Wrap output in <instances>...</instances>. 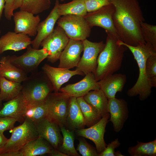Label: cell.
<instances>
[{
	"label": "cell",
	"mask_w": 156,
	"mask_h": 156,
	"mask_svg": "<svg viewBox=\"0 0 156 156\" xmlns=\"http://www.w3.org/2000/svg\"><path fill=\"white\" fill-rule=\"evenodd\" d=\"M100 89L97 81L94 74L90 73L79 81L74 84H68L61 88L59 91L70 96L76 98L83 96L90 91Z\"/></svg>",
	"instance_id": "cell-19"
},
{
	"label": "cell",
	"mask_w": 156,
	"mask_h": 156,
	"mask_svg": "<svg viewBox=\"0 0 156 156\" xmlns=\"http://www.w3.org/2000/svg\"><path fill=\"white\" fill-rule=\"evenodd\" d=\"M5 0H0V21L2 16L3 11L4 9Z\"/></svg>",
	"instance_id": "cell-44"
},
{
	"label": "cell",
	"mask_w": 156,
	"mask_h": 156,
	"mask_svg": "<svg viewBox=\"0 0 156 156\" xmlns=\"http://www.w3.org/2000/svg\"><path fill=\"white\" fill-rule=\"evenodd\" d=\"M83 49L82 41L69 38L59 58V68L69 69L76 67Z\"/></svg>",
	"instance_id": "cell-15"
},
{
	"label": "cell",
	"mask_w": 156,
	"mask_h": 156,
	"mask_svg": "<svg viewBox=\"0 0 156 156\" xmlns=\"http://www.w3.org/2000/svg\"><path fill=\"white\" fill-rule=\"evenodd\" d=\"M77 100L83 115L86 126L90 127L101 119L102 117L97 110L86 102L83 96L77 98Z\"/></svg>",
	"instance_id": "cell-28"
},
{
	"label": "cell",
	"mask_w": 156,
	"mask_h": 156,
	"mask_svg": "<svg viewBox=\"0 0 156 156\" xmlns=\"http://www.w3.org/2000/svg\"><path fill=\"white\" fill-rule=\"evenodd\" d=\"M14 0H5L4 15L8 20H11L14 15Z\"/></svg>",
	"instance_id": "cell-40"
},
{
	"label": "cell",
	"mask_w": 156,
	"mask_h": 156,
	"mask_svg": "<svg viewBox=\"0 0 156 156\" xmlns=\"http://www.w3.org/2000/svg\"><path fill=\"white\" fill-rule=\"evenodd\" d=\"M23 0H14V10L19 8L21 7Z\"/></svg>",
	"instance_id": "cell-43"
},
{
	"label": "cell",
	"mask_w": 156,
	"mask_h": 156,
	"mask_svg": "<svg viewBox=\"0 0 156 156\" xmlns=\"http://www.w3.org/2000/svg\"><path fill=\"white\" fill-rule=\"evenodd\" d=\"M114 10V6L110 3L96 11L88 12L84 17L91 28L96 26L102 27L107 34H112L119 40L112 20Z\"/></svg>",
	"instance_id": "cell-11"
},
{
	"label": "cell",
	"mask_w": 156,
	"mask_h": 156,
	"mask_svg": "<svg viewBox=\"0 0 156 156\" xmlns=\"http://www.w3.org/2000/svg\"><path fill=\"white\" fill-rule=\"evenodd\" d=\"M69 38L63 30L57 25L52 32L42 42L40 46L47 51V60L51 63L57 61L67 44Z\"/></svg>",
	"instance_id": "cell-9"
},
{
	"label": "cell",
	"mask_w": 156,
	"mask_h": 156,
	"mask_svg": "<svg viewBox=\"0 0 156 156\" xmlns=\"http://www.w3.org/2000/svg\"><path fill=\"white\" fill-rule=\"evenodd\" d=\"M146 71L152 87H156V53L149 57L146 62Z\"/></svg>",
	"instance_id": "cell-35"
},
{
	"label": "cell",
	"mask_w": 156,
	"mask_h": 156,
	"mask_svg": "<svg viewBox=\"0 0 156 156\" xmlns=\"http://www.w3.org/2000/svg\"><path fill=\"white\" fill-rule=\"evenodd\" d=\"M85 101L94 107L102 117L108 113V99L100 89L90 91L83 96Z\"/></svg>",
	"instance_id": "cell-26"
},
{
	"label": "cell",
	"mask_w": 156,
	"mask_h": 156,
	"mask_svg": "<svg viewBox=\"0 0 156 156\" xmlns=\"http://www.w3.org/2000/svg\"><path fill=\"white\" fill-rule=\"evenodd\" d=\"M115 156H123L124 155H122L120 151H117L116 152H115L114 153Z\"/></svg>",
	"instance_id": "cell-45"
},
{
	"label": "cell",
	"mask_w": 156,
	"mask_h": 156,
	"mask_svg": "<svg viewBox=\"0 0 156 156\" xmlns=\"http://www.w3.org/2000/svg\"><path fill=\"white\" fill-rule=\"evenodd\" d=\"M142 34L146 43L151 45L156 50V26L142 22L141 23Z\"/></svg>",
	"instance_id": "cell-34"
},
{
	"label": "cell",
	"mask_w": 156,
	"mask_h": 156,
	"mask_svg": "<svg viewBox=\"0 0 156 156\" xmlns=\"http://www.w3.org/2000/svg\"><path fill=\"white\" fill-rule=\"evenodd\" d=\"M88 13L96 11L110 4V0H84Z\"/></svg>",
	"instance_id": "cell-37"
},
{
	"label": "cell",
	"mask_w": 156,
	"mask_h": 156,
	"mask_svg": "<svg viewBox=\"0 0 156 156\" xmlns=\"http://www.w3.org/2000/svg\"><path fill=\"white\" fill-rule=\"evenodd\" d=\"M118 42L120 45L126 46L131 52L139 69L137 81L128 90L127 94L130 97L139 95L140 100L144 101L150 95L152 88L146 74V62L149 57L156 53V50L151 45L146 43L133 46L127 44L119 40H118Z\"/></svg>",
	"instance_id": "cell-2"
},
{
	"label": "cell",
	"mask_w": 156,
	"mask_h": 156,
	"mask_svg": "<svg viewBox=\"0 0 156 156\" xmlns=\"http://www.w3.org/2000/svg\"><path fill=\"white\" fill-rule=\"evenodd\" d=\"M43 71L51 83L55 92H57L61 86L67 82L73 76L76 75H83L84 74L77 70L56 68L45 64L42 67Z\"/></svg>",
	"instance_id": "cell-18"
},
{
	"label": "cell",
	"mask_w": 156,
	"mask_h": 156,
	"mask_svg": "<svg viewBox=\"0 0 156 156\" xmlns=\"http://www.w3.org/2000/svg\"><path fill=\"white\" fill-rule=\"evenodd\" d=\"M34 123L38 136L46 140L54 148L58 149L63 139L59 126L46 117Z\"/></svg>",
	"instance_id": "cell-14"
},
{
	"label": "cell",
	"mask_w": 156,
	"mask_h": 156,
	"mask_svg": "<svg viewBox=\"0 0 156 156\" xmlns=\"http://www.w3.org/2000/svg\"><path fill=\"white\" fill-rule=\"evenodd\" d=\"M85 126L83 117L77 98L70 96L64 126L68 127L69 130L73 131L84 128Z\"/></svg>",
	"instance_id": "cell-24"
},
{
	"label": "cell",
	"mask_w": 156,
	"mask_h": 156,
	"mask_svg": "<svg viewBox=\"0 0 156 156\" xmlns=\"http://www.w3.org/2000/svg\"><path fill=\"white\" fill-rule=\"evenodd\" d=\"M58 9L61 16L71 14L84 16L88 13L84 0H73L67 3H59Z\"/></svg>",
	"instance_id": "cell-29"
},
{
	"label": "cell",
	"mask_w": 156,
	"mask_h": 156,
	"mask_svg": "<svg viewBox=\"0 0 156 156\" xmlns=\"http://www.w3.org/2000/svg\"><path fill=\"white\" fill-rule=\"evenodd\" d=\"M57 23L69 38L82 41L90 36L91 28L84 16L71 14L62 16Z\"/></svg>",
	"instance_id": "cell-6"
},
{
	"label": "cell",
	"mask_w": 156,
	"mask_h": 156,
	"mask_svg": "<svg viewBox=\"0 0 156 156\" xmlns=\"http://www.w3.org/2000/svg\"><path fill=\"white\" fill-rule=\"evenodd\" d=\"M32 40L28 35L9 31L0 38V54L8 50L15 51L27 48Z\"/></svg>",
	"instance_id": "cell-20"
},
{
	"label": "cell",
	"mask_w": 156,
	"mask_h": 156,
	"mask_svg": "<svg viewBox=\"0 0 156 156\" xmlns=\"http://www.w3.org/2000/svg\"><path fill=\"white\" fill-rule=\"evenodd\" d=\"M3 100L1 97V95L0 92V110L2 108L3 106V104H2V101Z\"/></svg>",
	"instance_id": "cell-46"
},
{
	"label": "cell",
	"mask_w": 156,
	"mask_h": 156,
	"mask_svg": "<svg viewBox=\"0 0 156 156\" xmlns=\"http://www.w3.org/2000/svg\"><path fill=\"white\" fill-rule=\"evenodd\" d=\"M109 117L110 114L108 113L92 126L86 129L76 130L78 135L89 139L94 143L98 154L102 152L107 145L104 140V135Z\"/></svg>",
	"instance_id": "cell-12"
},
{
	"label": "cell",
	"mask_w": 156,
	"mask_h": 156,
	"mask_svg": "<svg viewBox=\"0 0 156 156\" xmlns=\"http://www.w3.org/2000/svg\"><path fill=\"white\" fill-rule=\"evenodd\" d=\"M47 112L46 101L41 103L28 105L25 118H28L34 123L46 117Z\"/></svg>",
	"instance_id": "cell-33"
},
{
	"label": "cell",
	"mask_w": 156,
	"mask_h": 156,
	"mask_svg": "<svg viewBox=\"0 0 156 156\" xmlns=\"http://www.w3.org/2000/svg\"><path fill=\"white\" fill-rule=\"evenodd\" d=\"M120 143L117 138L107 145L105 149L98 154V156H115V149L120 146Z\"/></svg>",
	"instance_id": "cell-38"
},
{
	"label": "cell",
	"mask_w": 156,
	"mask_h": 156,
	"mask_svg": "<svg viewBox=\"0 0 156 156\" xmlns=\"http://www.w3.org/2000/svg\"><path fill=\"white\" fill-rule=\"evenodd\" d=\"M127 81L125 75L113 74L97 81L100 89L109 99L115 98L116 93L121 92Z\"/></svg>",
	"instance_id": "cell-22"
},
{
	"label": "cell",
	"mask_w": 156,
	"mask_h": 156,
	"mask_svg": "<svg viewBox=\"0 0 156 156\" xmlns=\"http://www.w3.org/2000/svg\"><path fill=\"white\" fill-rule=\"evenodd\" d=\"M108 111L110 117L108 121L112 123L113 129L118 132L122 128L129 114L128 104L122 99L116 97L108 99Z\"/></svg>",
	"instance_id": "cell-16"
},
{
	"label": "cell",
	"mask_w": 156,
	"mask_h": 156,
	"mask_svg": "<svg viewBox=\"0 0 156 156\" xmlns=\"http://www.w3.org/2000/svg\"><path fill=\"white\" fill-rule=\"evenodd\" d=\"M22 85L21 92L27 105L45 101L53 90L51 83L43 71L32 73Z\"/></svg>",
	"instance_id": "cell-4"
},
{
	"label": "cell",
	"mask_w": 156,
	"mask_h": 156,
	"mask_svg": "<svg viewBox=\"0 0 156 156\" xmlns=\"http://www.w3.org/2000/svg\"><path fill=\"white\" fill-rule=\"evenodd\" d=\"M60 129L63 135V139L62 144L58 150L68 156H80L74 146L73 131L66 129L65 126L62 127Z\"/></svg>",
	"instance_id": "cell-30"
},
{
	"label": "cell",
	"mask_w": 156,
	"mask_h": 156,
	"mask_svg": "<svg viewBox=\"0 0 156 156\" xmlns=\"http://www.w3.org/2000/svg\"><path fill=\"white\" fill-rule=\"evenodd\" d=\"M17 121L13 118L0 116V132L12 130L14 127V125Z\"/></svg>",
	"instance_id": "cell-39"
},
{
	"label": "cell",
	"mask_w": 156,
	"mask_h": 156,
	"mask_svg": "<svg viewBox=\"0 0 156 156\" xmlns=\"http://www.w3.org/2000/svg\"><path fill=\"white\" fill-rule=\"evenodd\" d=\"M107 34L105 46L98 56L97 68L94 74L97 81L120 69L124 54L128 49L119 44L118 39L115 36L108 33Z\"/></svg>",
	"instance_id": "cell-3"
},
{
	"label": "cell",
	"mask_w": 156,
	"mask_h": 156,
	"mask_svg": "<svg viewBox=\"0 0 156 156\" xmlns=\"http://www.w3.org/2000/svg\"><path fill=\"white\" fill-rule=\"evenodd\" d=\"M8 139L4 135L3 132H0V152L6 143Z\"/></svg>",
	"instance_id": "cell-41"
},
{
	"label": "cell",
	"mask_w": 156,
	"mask_h": 156,
	"mask_svg": "<svg viewBox=\"0 0 156 156\" xmlns=\"http://www.w3.org/2000/svg\"><path fill=\"white\" fill-rule=\"evenodd\" d=\"M54 148L46 140L39 137L28 142L12 156H36L50 153Z\"/></svg>",
	"instance_id": "cell-23"
},
{
	"label": "cell",
	"mask_w": 156,
	"mask_h": 156,
	"mask_svg": "<svg viewBox=\"0 0 156 156\" xmlns=\"http://www.w3.org/2000/svg\"><path fill=\"white\" fill-rule=\"evenodd\" d=\"M137 145L129 148L128 152L131 156H156V139L148 142L137 141Z\"/></svg>",
	"instance_id": "cell-31"
},
{
	"label": "cell",
	"mask_w": 156,
	"mask_h": 156,
	"mask_svg": "<svg viewBox=\"0 0 156 156\" xmlns=\"http://www.w3.org/2000/svg\"><path fill=\"white\" fill-rule=\"evenodd\" d=\"M12 130L11 136L0 152V156H12L28 142L39 137L34 123L27 118Z\"/></svg>",
	"instance_id": "cell-5"
},
{
	"label": "cell",
	"mask_w": 156,
	"mask_h": 156,
	"mask_svg": "<svg viewBox=\"0 0 156 156\" xmlns=\"http://www.w3.org/2000/svg\"><path fill=\"white\" fill-rule=\"evenodd\" d=\"M0 76L20 83L28 77L27 73L11 63L10 55L2 57L0 60Z\"/></svg>",
	"instance_id": "cell-25"
},
{
	"label": "cell",
	"mask_w": 156,
	"mask_h": 156,
	"mask_svg": "<svg viewBox=\"0 0 156 156\" xmlns=\"http://www.w3.org/2000/svg\"><path fill=\"white\" fill-rule=\"evenodd\" d=\"M70 97L63 92H54L51 93L46 100V118L60 127L65 125Z\"/></svg>",
	"instance_id": "cell-7"
},
{
	"label": "cell",
	"mask_w": 156,
	"mask_h": 156,
	"mask_svg": "<svg viewBox=\"0 0 156 156\" xmlns=\"http://www.w3.org/2000/svg\"><path fill=\"white\" fill-rule=\"evenodd\" d=\"M65 0H60V1H63Z\"/></svg>",
	"instance_id": "cell-47"
},
{
	"label": "cell",
	"mask_w": 156,
	"mask_h": 156,
	"mask_svg": "<svg viewBox=\"0 0 156 156\" xmlns=\"http://www.w3.org/2000/svg\"><path fill=\"white\" fill-rule=\"evenodd\" d=\"M110 1L114 7L112 20L119 40L133 46L146 43L141 28V23L145 19L138 0Z\"/></svg>",
	"instance_id": "cell-1"
},
{
	"label": "cell",
	"mask_w": 156,
	"mask_h": 156,
	"mask_svg": "<svg viewBox=\"0 0 156 156\" xmlns=\"http://www.w3.org/2000/svg\"><path fill=\"white\" fill-rule=\"evenodd\" d=\"M26 51L19 56H10L11 63L17 68L28 73L34 72L41 62L47 58L48 53L45 49L33 48L31 45Z\"/></svg>",
	"instance_id": "cell-8"
},
{
	"label": "cell",
	"mask_w": 156,
	"mask_h": 156,
	"mask_svg": "<svg viewBox=\"0 0 156 156\" xmlns=\"http://www.w3.org/2000/svg\"><path fill=\"white\" fill-rule=\"evenodd\" d=\"M27 106L21 91L17 96L3 104L0 110V116L13 118L22 123L25 119Z\"/></svg>",
	"instance_id": "cell-21"
},
{
	"label": "cell",
	"mask_w": 156,
	"mask_h": 156,
	"mask_svg": "<svg viewBox=\"0 0 156 156\" xmlns=\"http://www.w3.org/2000/svg\"><path fill=\"white\" fill-rule=\"evenodd\" d=\"M76 150L82 156H98L96 149L89 144L83 138L79 140Z\"/></svg>",
	"instance_id": "cell-36"
},
{
	"label": "cell",
	"mask_w": 156,
	"mask_h": 156,
	"mask_svg": "<svg viewBox=\"0 0 156 156\" xmlns=\"http://www.w3.org/2000/svg\"><path fill=\"white\" fill-rule=\"evenodd\" d=\"M59 3L58 0H56L54 6L49 14L44 20L39 23L36 37L31 41V45L33 48L39 49L42 41L53 30L56 23L61 16L58 9Z\"/></svg>",
	"instance_id": "cell-17"
},
{
	"label": "cell",
	"mask_w": 156,
	"mask_h": 156,
	"mask_svg": "<svg viewBox=\"0 0 156 156\" xmlns=\"http://www.w3.org/2000/svg\"><path fill=\"white\" fill-rule=\"evenodd\" d=\"M1 33V30H0V34Z\"/></svg>",
	"instance_id": "cell-48"
},
{
	"label": "cell",
	"mask_w": 156,
	"mask_h": 156,
	"mask_svg": "<svg viewBox=\"0 0 156 156\" xmlns=\"http://www.w3.org/2000/svg\"><path fill=\"white\" fill-rule=\"evenodd\" d=\"M82 41L83 54L76 70L81 71L85 75L90 73L94 74L97 68L98 56L104 48L105 43L102 41L92 42L87 39Z\"/></svg>",
	"instance_id": "cell-10"
},
{
	"label": "cell",
	"mask_w": 156,
	"mask_h": 156,
	"mask_svg": "<svg viewBox=\"0 0 156 156\" xmlns=\"http://www.w3.org/2000/svg\"><path fill=\"white\" fill-rule=\"evenodd\" d=\"M48 154L51 156H68V155L60 151L57 149L55 148H54L52 151Z\"/></svg>",
	"instance_id": "cell-42"
},
{
	"label": "cell",
	"mask_w": 156,
	"mask_h": 156,
	"mask_svg": "<svg viewBox=\"0 0 156 156\" xmlns=\"http://www.w3.org/2000/svg\"><path fill=\"white\" fill-rule=\"evenodd\" d=\"M22 88V83L0 76V92L3 101H7L14 98L21 92Z\"/></svg>",
	"instance_id": "cell-27"
},
{
	"label": "cell",
	"mask_w": 156,
	"mask_h": 156,
	"mask_svg": "<svg viewBox=\"0 0 156 156\" xmlns=\"http://www.w3.org/2000/svg\"><path fill=\"white\" fill-rule=\"evenodd\" d=\"M14 31L22 33L29 37L36 36L38 26L40 21L39 16H35L27 11L20 10L14 13Z\"/></svg>",
	"instance_id": "cell-13"
},
{
	"label": "cell",
	"mask_w": 156,
	"mask_h": 156,
	"mask_svg": "<svg viewBox=\"0 0 156 156\" xmlns=\"http://www.w3.org/2000/svg\"><path fill=\"white\" fill-rule=\"evenodd\" d=\"M51 4L50 0H23L20 10L37 15L49 9Z\"/></svg>",
	"instance_id": "cell-32"
}]
</instances>
